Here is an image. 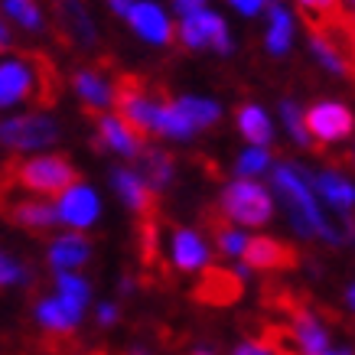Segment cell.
<instances>
[{
  "instance_id": "obj_36",
  "label": "cell",
  "mask_w": 355,
  "mask_h": 355,
  "mask_svg": "<svg viewBox=\"0 0 355 355\" xmlns=\"http://www.w3.org/2000/svg\"><path fill=\"white\" fill-rule=\"evenodd\" d=\"M10 43H13V40H10V30H7V23L0 20V53H3V49H10Z\"/></svg>"
},
{
  "instance_id": "obj_26",
  "label": "cell",
  "mask_w": 355,
  "mask_h": 355,
  "mask_svg": "<svg viewBox=\"0 0 355 355\" xmlns=\"http://www.w3.org/2000/svg\"><path fill=\"white\" fill-rule=\"evenodd\" d=\"M3 10L10 13L13 20L30 33H40L46 26L43 10H40V0H3Z\"/></svg>"
},
{
  "instance_id": "obj_4",
  "label": "cell",
  "mask_w": 355,
  "mask_h": 355,
  "mask_svg": "<svg viewBox=\"0 0 355 355\" xmlns=\"http://www.w3.org/2000/svg\"><path fill=\"white\" fill-rule=\"evenodd\" d=\"M218 212L232 222H241V225H268L270 216H274V199L261 183H251V180H238V183H228L222 199H218Z\"/></svg>"
},
{
  "instance_id": "obj_9",
  "label": "cell",
  "mask_w": 355,
  "mask_h": 355,
  "mask_svg": "<svg viewBox=\"0 0 355 355\" xmlns=\"http://www.w3.org/2000/svg\"><path fill=\"white\" fill-rule=\"evenodd\" d=\"M85 114L95 121V137H92L95 150H118L134 160L140 153V147H147V140L140 137L128 121H121L118 114H105V111H95V108H85Z\"/></svg>"
},
{
  "instance_id": "obj_12",
  "label": "cell",
  "mask_w": 355,
  "mask_h": 355,
  "mask_svg": "<svg viewBox=\"0 0 355 355\" xmlns=\"http://www.w3.org/2000/svg\"><path fill=\"white\" fill-rule=\"evenodd\" d=\"M111 186H114V189H118V196L128 202V209L134 212V218H137V222H144V218H160V202H157V193H153L144 180H137V176H134V170L118 166V170L111 173Z\"/></svg>"
},
{
  "instance_id": "obj_23",
  "label": "cell",
  "mask_w": 355,
  "mask_h": 355,
  "mask_svg": "<svg viewBox=\"0 0 355 355\" xmlns=\"http://www.w3.org/2000/svg\"><path fill=\"white\" fill-rule=\"evenodd\" d=\"M202 225L205 232L212 235L216 248L222 254H241V248H245V235L238 232V228L228 225V218L218 212V209H202Z\"/></svg>"
},
{
  "instance_id": "obj_19",
  "label": "cell",
  "mask_w": 355,
  "mask_h": 355,
  "mask_svg": "<svg viewBox=\"0 0 355 355\" xmlns=\"http://www.w3.org/2000/svg\"><path fill=\"white\" fill-rule=\"evenodd\" d=\"M88 258H92V241L85 235H62V238H55L53 248H49V264L59 274H69V270L82 268Z\"/></svg>"
},
{
  "instance_id": "obj_10",
  "label": "cell",
  "mask_w": 355,
  "mask_h": 355,
  "mask_svg": "<svg viewBox=\"0 0 355 355\" xmlns=\"http://www.w3.org/2000/svg\"><path fill=\"white\" fill-rule=\"evenodd\" d=\"M245 293V268H202V277L196 280L193 297L205 306H232Z\"/></svg>"
},
{
  "instance_id": "obj_17",
  "label": "cell",
  "mask_w": 355,
  "mask_h": 355,
  "mask_svg": "<svg viewBox=\"0 0 355 355\" xmlns=\"http://www.w3.org/2000/svg\"><path fill=\"white\" fill-rule=\"evenodd\" d=\"M36 320H40V326H43L46 333L72 336L78 320H82V306L62 300V297H46V300H40V306H36Z\"/></svg>"
},
{
  "instance_id": "obj_31",
  "label": "cell",
  "mask_w": 355,
  "mask_h": 355,
  "mask_svg": "<svg viewBox=\"0 0 355 355\" xmlns=\"http://www.w3.org/2000/svg\"><path fill=\"white\" fill-rule=\"evenodd\" d=\"M228 3H232L238 13H245V17H254V13H261V7H264L268 0H228Z\"/></svg>"
},
{
  "instance_id": "obj_28",
  "label": "cell",
  "mask_w": 355,
  "mask_h": 355,
  "mask_svg": "<svg viewBox=\"0 0 355 355\" xmlns=\"http://www.w3.org/2000/svg\"><path fill=\"white\" fill-rule=\"evenodd\" d=\"M280 114L287 121V130H291V137L300 144V147H313V140L306 137V130H303V121H300V111L293 108V101H284L280 105Z\"/></svg>"
},
{
  "instance_id": "obj_13",
  "label": "cell",
  "mask_w": 355,
  "mask_h": 355,
  "mask_svg": "<svg viewBox=\"0 0 355 355\" xmlns=\"http://www.w3.org/2000/svg\"><path fill=\"white\" fill-rule=\"evenodd\" d=\"M124 20L130 23V30L137 33V36H144V40H147V43H153V46H166L173 40L170 17H166V13H163L153 0H134Z\"/></svg>"
},
{
  "instance_id": "obj_18",
  "label": "cell",
  "mask_w": 355,
  "mask_h": 355,
  "mask_svg": "<svg viewBox=\"0 0 355 355\" xmlns=\"http://www.w3.org/2000/svg\"><path fill=\"white\" fill-rule=\"evenodd\" d=\"M205 258H209V248L202 238L189 228H173V268L189 274V270L205 268Z\"/></svg>"
},
{
  "instance_id": "obj_6",
  "label": "cell",
  "mask_w": 355,
  "mask_h": 355,
  "mask_svg": "<svg viewBox=\"0 0 355 355\" xmlns=\"http://www.w3.org/2000/svg\"><path fill=\"white\" fill-rule=\"evenodd\" d=\"M303 130L306 137L316 140V144H343V140L352 137V111L345 105H336V101H323V105H310L306 114H303ZM313 144V150H316Z\"/></svg>"
},
{
  "instance_id": "obj_16",
  "label": "cell",
  "mask_w": 355,
  "mask_h": 355,
  "mask_svg": "<svg viewBox=\"0 0 355 355\" xmlns=\"http://www.w3.org/2000/svg\"><path fill=\"white\" fill-rule=\"evenodd\" d=\"M72 88L76 95L85 101V108L101 111L105 105H111V95H114V78L105 76L101 65H85L72 76Z\"/></svg>"
},
{
  "instance_id": "obj_14",
  "label": "cell",
  "mask_w": 355,
  "mask_h": 355,
  "mask_svg": "<svg viewBox=\"0 0 355 355\" xmlns=\"http://www.w3.org/2000/svg\"><path fill=\"white\" fill-rule=\"evenodd\" d=\"M134 166H137L134 176L144 180L153 193H157V189H166V186L173 183V176H176V160H173V153L160 150V147H153V144L140 147V153L134 157Z\"/></svg>"
},
{
  "instance_id": "obj_40",
  "label": "cell",
  "mask_w": 355,
  "mask_h": 355,
  "mask_svg": "<svg viewBox=\"0 0 355 355\" xmlns=\"http://www.w3.org/2000/svg\"><path fill=\"white\" fill-rule=\"evenodd\" d=\"M343 7H352V0H343Z\"/></svg>"
},
{
  "instance_id": "obj_7",
  "label": "cell",
  "mask_w": 355,
  "mask_h": 355,
  "mask_svg": "<svg viewBox=\"0 0 355 355\" xmlns=\"http://www.w3.org/2000/svg\"><path fill=\"white\" fill-rule=\"evenodd\" d=\"M53 3V20L55 36L62 40L69 49H88L98 43L95 20L88 13L85 0H49Z\"/></svg>"
},
{
  "instance_id": "obj_11",
  "label": "cell",
  "mask_w": 355,
  "mask_h": 355,
  "mask_svg": "<svg viewBox=\"0 0 355 355\" xmlns=\"http://www.w3.org/2000/svg\"><path fill=\"white\" fill-rule=\"evenodd\" d=\"M180 40L189 49H202V46H212L222 55L232 53V36H228L225 20L212 10H196L189 17H183L180 23Z\"/></svg>"
},
{
  "instance_id": "obj_38",
  "label": "cell",
  "mask_w": 355,
  "mask_h": 355,
  "mask_svg": "<svg viewBox=\"0 0 355 355\" xmlns=\"http://www.w3.org/2000/svg\"><path fill=\"white\" fill-rule=\"evenodd\" d=\"M88 355H114V352H108V349H98V352H88Z\"/></svg>"
},
{
  "instance_id": "obj_5",
  "label": "cell",
  "mask_w": 355,
  "mask_h": 355,
  "mask_svg": "<svg viewBox=\"0 0 355 355\" xmlns=\"http://www.w3.org/2000/svg\"><path fill=\"white\" fill-rule=\"evenodd\" d=\"M59 140V128L46 114H23V118L0 121V144L7 150H40Z\"/></svg>"
},
{
  "instance_id": "obj_8",
  "label": "cell",
  "mask_w": 355,
  "mask_h": 355,
  "mask_svg": "<svg viewBox=\"0 0 355 355\" xmlns=\"http://www.w3.org/2000/svg\"><path fill=\"white\" fill-rule=\"evenodd\" d=\"M241 258H245L248 270H261V274H287V270H293L300 264L297 248L280 241V238H268V235H258V238H251V241H245Z\"/></svg>"
},
{
  "instance_id": "obj_15",
  "label": "cell",
  "mask_w": 355,
  "mask_h": 355,
  "mask_svg": "<svg viewBox=\"0 0 355 355\" xmlns=\"http://www.w3.org/2000/svg\"><path fill=\"white\" fill-rule=\"evenodd\" d=\"M101 205H98V196L88 189V186H72L69 193L59 196V205H55V216L59 222L72 228H88L98 218Z\"/></svg>"
},
{
  "instance_id": "obj_32",
  "label": "cell",
  "mask_w": 355,
  "mask_h": 355,
  "mask_svg": "<svg viewBox=\"0 0 355 355\" xmlns=\"http://www.w3.org/2000/svg\"><path fill=\"white\" fill-rule=\"evenodd\" d=\"M118 323V306L114 303H101L98 306V326H111Z\"/></svg>"
},
{
  "instance_id": "obj_2",
  "label": "cell",
  "mask_w": 355,
  "mask_h": 355,
  "mask_svg": "<svg viewBox=\"0 0 355 355\" xmlns=\"http://www.w3.org/2000/svg\"><path fill=\"white\" fill-rule=\"evenodd\" d=\"M0 176L26 196H55V199L69 193L72 186H82L78 166L62 153H46V157H33V160L10 157L0 163Z\"/></svg>"
},
{
  "instance_id": "obj_37",
  "label": "cell",
  "mask_w": 355,
  "mask_h": 355,
  "mask_svg": "<svg viewBox=\"0 0 355 355\" xmlns=\"http://www.w3.org/2000/svg\"><path fill=\"white\" fill-rule=\"evenodd\" d=\"M193 355H216V352H209V349H196Z\"/></svg>"
},
{
  "instance_id": "obj_29",
  "label": "cell",
  "mask_w": 355,
  "mask_h": 355,
  "mask_svg": "<svg viewBox=\"0 0 355 355\" xmlns=\"http://www.w3.org/2000/svg\"><path fill=\"white\" fill-rule=\"evenodd\" d=\"M268 163H270L268 150L254 147V150H248L245 157H238V173H241V176H254V173L268 170Z\"/></svg>"
},
{
  "instance_id": "obj_21",
  "label": "cell",
  "mask_w": 355,
  "mask_h": 355,
  "mask_svg": "<svg viewBox=\"0 0 355 355\" xmlns=\"http://www.w3.org/2000/svg\"><path fill=\"white\" fill-rule=\"evenodd\" d=\"M300 173L306 176V180H313V186L323 193V199L333 205L339 216L343 218L352 216V183H349V180H343L339 173H329V170L320 173V176H310L306 170H300Z\"/></svg>"
},
{
  "instance_id": "obj_35",
  "label": "cell",
  "mask_w": 355,
  "mask_h": 355,
  "mask_svg": "<svg viewBox=\"0 0 355 355\" xmlns=\"http://www.w3.org/2000/svg\"><path fill=\"white\" fill-rule=\"evenodd\" d=\"M130 3H134V0H108V7H111L114 13H118V17H128Z\"/></svg>"
},
{
  "instance_id": "obj_1",
  "label": "cell",
  "mask_w": 355,
  "mask_h": 355,
  "mask_svg": "<svg viewBox=\"0 0 355 355\" xmlns=\"http://www.w3.org/2000/svg\"><path fill=\"white\" fill-rule=\"evenodd\" d=\"M62 95V76L46 53H20L17 59L0 62V108L33 105L53 108Z\"/></svg>"
},
{
  "instance_id": "obj_33",
  "label": "cell",
  "mask_w": 355,
  "mask_h": 355,
  "mask_svg": "<svg viewBox=\"0 0 355 355\" xmlns=\"http://www.w3.org/2000/svg\"><path fill=\"white\" fill-rule=\"evenodd\" d=\"M173 7L183 13V17H189L196 10H205V0H173Z\"/></svg>"
},
{
  "instance_id": "obj_27",
  "label": "cell",
  "mask_w": 355,
  "mask_h": 355,
  "mask_svg": "<svg viewBox=\"0 0 355 355\" xmlns=\"http://www.w3.org/2000/svg\"><path fill=\"white\" fill-rule=\"evenodd\" d=\"M55 291H59V297H62V300L85 306L92 287H88V280L76 277V274H59V277H55Z\"/></svg>"
},
{
  "instance_id": "obj_20",
  "label": "cell",
  "mask_w": 355,
  "mask_h": 355,
  "mask_svg": "<svg viewBox=\"0 0 355 355\" xmlns=\"http://www.w3.org/2000/svg\"><path fill=\"white\" fill-rule=\"evenodd\" d=\"M173 111H176V118L183 121V128L189 130V134H196V130H202L218 121L216 101H205V98H193V95L173 98Z\"/></svg>"
},
{
  "instance_id": "obj_39",
  "label": "cell",
  "mask_w": 355,
  "mask_h": 355,
  "mask_svg": "<svg viewBox=\"0 0 355 355\" xmlns=\"http://www.w3.org/2000/svg\"><path fill=\"white\" fill-rule=\"evenodd\" d=\"M323 355H352V352H323Z\"/></svg>"
},
{
  "instance_id": "obj_3",
  "label": "cell",
  "mask_w": 355,
  "mask_h": 355,
  "mask_svg": "<svg viewBox=\"0 0 355 355\" xmlns=\"http://www.w3.org/2000/svg\"><path fill=\"white\" fill-rule=\"evenodd\" d=\"M274 189H277V196L284 199V205H287L291 225L300 238H326V241H333V245L345 241L343 232H336L323 218L320 205H316V199H313V193H310V183L300 176V170L280 163L277 170H274Z\"/></svg>"
},
{
  "instance_id": "obj_25",
  "label": "cell",
  "mask_w": 355,
  "mask_h": 355,
  "mask_svg": "<svg viewBox=\"0 0 355 355\" xmlns=\"http://www.w3.org/2000/svg\"><path fill=\"white\" fill-rule=\"evenodd\" d=\"M293 40V17L287 7H280L277 0H270V26H268V49L274 55H284L291 49Z\"/></svg>"
},
{
  "instance_id": "obj_34",
  "label": "cell",
  "mask_w": 355,
  "mask_h": 355,
  "mask_svg": "<svg viewBox=\"0 0 355 355\" xmlns=\"http://www.w3.org/2000/svg\"><path fill=\"white\" fill-rule=\"evenodd\" d=\"M232 355H270V352H268V349H261L258 343H245V345H238Z\"/></svg>"
},
{
  "instance_id": "obj_22",
  "label": "cell",
  "mask_w": 355,
  "mask_h": 355,
  "mask_svg": "<svg viewBox=\"0 0 355 355\" xmlns=\"http://www.w3.org/2000/svg\"><path fill=\"white\" fill-rule=\"evenodd\" d=\"M297 7H300L310 33H323V30H333V26H345L343 0H297Z\"/></svg>"
},
{
  "instance_id": "obj_24",
  "label": "cell",
  "mask_w": 355,
  "mask_h": 355,
  "mask_svg": "<svg viewBox=\"0 0 355 355\" xmlns=\"http://www.w3.org/2000/svg\"><path fill=\"white\" fill-rule=\"evenodd\" d=\"M235 118H238V130L245 134L248 144H254V147H268L270 137H274V128H270V121L268 114L258 108V105H241V108L235 111Z\"/></svg>"
},
{
  "instance_id": "obj_30",
  "label": "cell",
  "mask_w": 355,
  "mask_h": 355,
  "mask_svg": "<svg viewBox=\"0 0 355 355\" xmlns=\"http://www.w3.org/2000/svg\"><path fill=\"white\" fill-rule=\"evenodd\" d=\"M20 280H23V268L0 251V291H7L10 284H20Z\"/></svg>"
}]
</instances>
